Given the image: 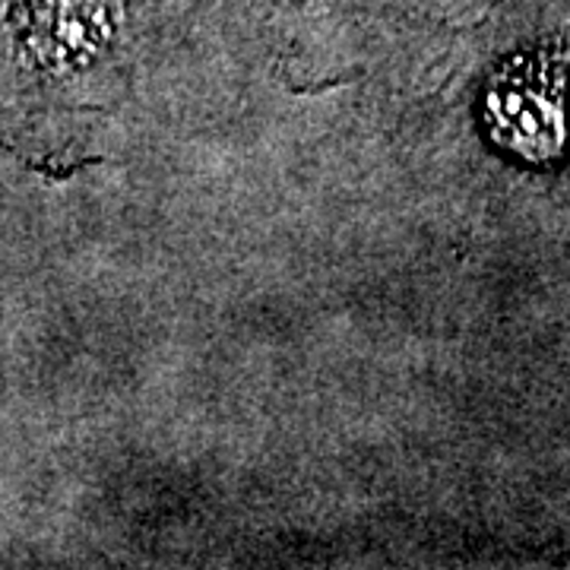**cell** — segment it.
<instances>
[{
	"label": "cell",
	"mask_w": 570,
	"mask_h": 570,
	"mask_svg": "<svg viewBox=\"0 0 570 570\" xmlns=\"http://www.w3.org/2000/svg\"><path fill=\"white\" fill-rule=\"evenodd\" d=\"M491 137L527 163L570 149V48H542L494 73L485 96Z\"/></svg>",
	"instance_id": "1"
}]
</instances>
